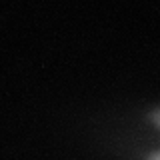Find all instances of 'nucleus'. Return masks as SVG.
<instances>
[{"instance_id":"2","label":"nucleus","mask_w":160,"mask_h":160,"mask_svg":"<svg viewBox=\"0 0 160 160\" xmlns=\"http://www.w3.org/2000/svg\"><path fill=\"white\" fill-rule=\"evenodd\" d=\"M148 160H160V154H152V156H150Z\"/></svg>"},{"instance_id":"1","label":"nucleus","mask_w":160,"mask_h":160,"mask_svg":"<svg viewBox=\"0 0 160 160\" xmlns=\"http://www.w3.org/2000/svg\"><path fill=\"white\" fill-rule=\"evenodd\" d=\"M152 118H154V122H156L158 126H160V110H156V112H154V116H152Z\"/></svg>"}]
</instances>
